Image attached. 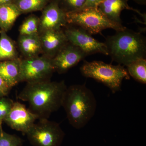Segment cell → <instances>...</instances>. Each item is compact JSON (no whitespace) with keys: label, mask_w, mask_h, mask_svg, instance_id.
Listing matches in <instances>:
<instances>
[{"label":"cell","mask_w":146,"mask_h":146,"mask_svg":"<svg viewBox=\"0 0 146 146\" xmlns=\"http://www.w3.org/2000/svg\"><path fill=\"white\" fill-rule=\"evenodd\" d=\"M67 86L64 81L50 80L27 83L18 98L28 103V109L39 119H48L62 107Z\"/></svg>","instance_id":"cell-1"},{"label":"cell","mask_w":146,"mask_h":146,"mask_svg":"<svg viewBox=\"0 0 146 146\" xmlns=\"http://www.w3.org/2000/svg\"><path fill=\"white\" fill-rule=\"evenodd\" d=\"M62 107L65 110L70 124L76 129H80L95 115L97 101L93 92L85 84H74L67 87Z\"/></svg>","instance_id":"cell-2"},{"label":"cell","mask_w":146,"mask_h":146,"mask_svg":"<svg viewBox=\"0 0 146 146\" xmlns=\"http://www.w3.org/2000/svg\"><path fill=\"white\" fill-rule=\"evenodd\" d=\"M112 60L127 66L141 58H145V37L141 33L125 28L108 36L104 42Z\"/></svg>","instance_id":"cell-3"},{"label":"cell","mask_w":146,"mask_h":146,"mask_svg":"<svg viewBox=\"0 0 146 146\" xmlns=\"http://www.w3.org/2000/svg\"><path fill=\"white\" fill-rule=\"evenodd\" d=\"M80 70L83 76L101 82L113 94L121 91L123 80L130 79L127 69L120 64L114 65L102 61L84 60Z\"/></svg>","instance_id":"cell-4"},{"label":"cell","mask_w":146,"mask_h":146,"mask_svg":"<svg viewBox=\"0 0 146 146\" xmlns=\"http://www.w3.org/2000/svg\"><path fill=\"white\" fill-rule=\"evenodd\" d=\"M67 24L80 27L90 34L99 33L104 30L112 29L116 31L125 28L122 24L110 21L98 8H87L66 13Z\"/></svg>","instance_id":"cell-5"},{"label":"cell","mask_w":146,"mask_h":146,"mask_svg":"<svg viewBox=\"0 0 146 146\" xmlns=\"http://www.w3.org/2000/svg\"><path fill=\"white\" fill-rule=\"evenodd\" d=\"M27 132L29 142L34 146H60L65 133L59 124L48 119H39Z\"/></svg>","instance_id":"cell-6"},{"label":"cell","mask_w":146,"mask_h":146,"mask_svg":"<svg viewBox=\"0 0 146 146\" xmlns=\"http://www.w3.org/2000/svg\"><path fill=\"white\" fill-rule=\"evenodd\" d=\"M54 71L52 59L44 55L21 59V82L29 83L50 80Z\"/></svg>","instance_id":"cell-7"},{"label":"cell","mask_w":146,"mask_h":146,"mask_svg":"<svg viewBox=\"0 0 146 146\" xmlns=\"http://www.w3.org/2000/svg\"><path fill=\"white\" fill-rule=\"evenodd\" d=\"M73 26L67 27L64 31L68 42L78 47L87 56L96 53L108 55L104 43L97 40L84 29Z\"/></svg>","instance_id":"cell-8"},{"label":"cell","mask_w":146,"mask_h":146,"mask_svg":"<svg viewBox=\"0 0 146 146\" xmlns=\"http://www.w3.org/2000/svg\"><path fill=\"white\" fill-rule=\"evenodd\" d=\"M37 119H39L38 116L27 109L25 105L16 102L3 121L12 129L26 134Z\"/></svg>","instance_id":"cell-9"},{"label":"cell","mask_w":146,"mask_h":146,"mask_svg":"<svg viewBox=\"0 0 146 146\" xmlns=\"http://www.w3.org/2000/svg\"><path fill=\"white\" fill-rule=\"evenodd\" d=\"M67 25L66 13L60 8L58 0H51L42 11L39 34L47 31L61 29Z\"/></svg>","instance_id":"cell-10"},{"label":"cell","mask_w":146,"mask_h":146,"mask_svg":"<svg viewBox=\"0 0 146 146\" xmlns=\"http://www.w3.org/2000/svg\"><path fill=\"white\" fill-rule=\"evenodd\" d=\"M87 56L79 48L68 42L52 58L54 71L60 74L66 72Z\"/></svg>","instance_id":"cell-11"},{"label":"cell","mask_w":146,"mask_h":146,"mask_svg":"<svg viewBox=\"0 0 146 146\" xmlns=\"http://www.w3.org/2000/svg\"><path fill=\"white\" fill-rule=\"evenodd\" d=\"M39 35L42 53L52 59L68 42L63 29L47 31Z\"/></svg>","instance_id":"cell-12"},{"label":"cell","mask_w":146,"mask_h":146,"mask_svg":"<svg viewBox=\"0 0 146 146\" xmlns=\"http://www.w3.org/2000/svg\"><path fill=\"white\" fill-rule=\"evenodd\" d=\"M98 8L109 20L118 24H122L120 16L125 9L133 11L143 18L145 17L139 11L130 7L128 0H103Z\"/></svg>","instance_id":"cell-13"},{"label":"cell","mask_w":146,"mask_h":146,"mask_svg":"<svg viewBox=\"0 0 146 146\" xmlns=\"http://www.w3.org/2000/svg\"><path fill=\"white\" fill-rule=\"evenodd\" d=\"M21 58L0 61V77L10 88L21 82Z\"/></svg>","instance_id":"cell-14"},{"label":"cell","mask_w":146,"mask_h":146,"mask_svg":"<svg viewBox=\"0 0 146 146\" xmlns=\"http://www.w3.org/2000/svg\"><path fill=\"white\" fill-rule=\"evenodd\" d=\"M18 46L25 58L39 56L42 53L39 34L20 35L18 39Z\"/></svg>","instance_id":"cell-15"},{"label":"cell","mask_w":146,"mask_h":146,"mask_svg":"<svg viewBox=\"0 0 146 146\" xmlns=\"http://www.w3.org/2000/svg\"><path fill=\"white\" fill-rule=\"evenodd\" d=\"M21 14L13 3L0 5V30L7 32L10 30Z\"/></svg>","instance_id":"cell-16"},{"label":"cell","mask_w":146,"mask_h":146,"mask_svg":"<svg viewBox=\"0 0 146 146\" xmlns=\"http://www.w3.org/2000/svg\"><path fill=\"white\" fill-rule=\"evenodd\" d=\"M16 45L7 32L0 31V61L18 58Z\"/></svg>","instance_id":"cell-17"},{"label":"cell","mask_w":146,"mask_h":146,"mask_svg":"<svg viewBox=\"0 0 146 146\" xmlns=\"http://www.w3.org/2000/svg\"><path fill=\"white\" fill-rule=\"evenodd\" d=\"M127 70L129 76L138 82L146 84V59L141 58L127 65Z\"/></svg>","instance_id":"cell-18"},{"label":"cell","mask_w":146,"mask_h":146,"mask_svg":"<svg viewBox=\"0 0 146 146\" xmlns=\"http://www.w3.org/2000/svg\"><path fill=\"white\" fill-rule=\"evenodd\" d=\"M51 0H15L13 3L22 13L42 11Z\"/></svg>","instance_id":"cell-19"},{"label":"cell","mask_w":146,"mask_h":146,"mask_svg":"<svg viewBox=\"0 0 146 146\" xmlns=\"http://www.w3.org/2000/svg\"><path fill=\"white\" fill-rule=\"evenodd\" d=\"M39 18L34 15L26 18L19 28L20 35L39 34Z\"/></svg>","instance_id":"cell-20"},{"label":"cell","mask_w":146,"mask_h":146,"mask_svg":"<svg viewBox=\"0 0 146 146\" xmlns=\"http://www.w3.org/2000/svg\"><path fill=\"white\" fill-rule=\"evenodd\" d=\"M23 143L19 136L6 133L0 128V146H22Z\"/></svg>","instance_id":"cell-21"},{"label":"cell","mask_w":146,"mask_h":146,"mask_svg":"<svg viewBox=\"0 0 146 146\" xmlns=\"http://www.w3.org/2000/svg\"><path fill=\"white\" fill-rule=\"evenodd\" d=\"M86 0H58L60 8L66 13L81 9Z\"/></svg>","instance_id":"cell-22"},{"label":"cell","mask_w":146,"mask_h":146,"mask_svg":"<svg viewBox=\"0 0 146 146\" xmlns=\"http://www.w3.org/2000/svg\"><path fill=\"white\" fill-rule=\"evenodd\" d=\"M14 102L6 96L0 98V124L3 121L13 106Z\"/></svg>","instance_id":"cell-23"},{"label":"cell","mask_w":146,"mask_h":146,"mask_svg":"<svg viewBox=\"0 0 146 146\" xmlns=\"http://www.w3.org/2000/svg\"><path fill=\"white\" fill-rule=\"evenodd\" d=\"M10 88L0 77V98L7 96L10 91Z\"/></svg>","instance_id":"cell-24"},{"label":"cell","mask_w":146,"mask_h":146,"mask_svg":"<svg viewBox=\"0 0 146 146\" xmlns=\"http://www.w3.org/2000/svg\"><path fill=\"white\" fill-rule=\"evenodd\" d=\"M103 0H86L85 3L82 9L87 8H98ZM81 10V9H80Z\"/></svg>","instance_id":"cell-25"},{"label":"cell","mask_w":146,"mask_h":146,"mask_svg":"<svg viewBox=\"0 0 146 146\" xmlns=\"http://www.w3.org/2000/svg\"><path fill=\"white\" fill-rule=\"evenodd\" d=\"M15 0H0V5L13 3Z\"/></svg>","instance_id":"cell-26"},{"label":"cell","mask_w":146,"mask_h":146,"mask_svg":"<svg viewBox=\"0 0 146 146\" xmlns=\"http://www.w3.org/2000/svg\"><path fill=\"white\" fill-rule=\"evenodd\" d=\"M137 3L140 5H145L146 0H133Z\"/></svg>","instance_id":"cell-27"},{"label":"cell","mask_w":146,"mask_h":146,"mask_svg":"<svg viewBox=\"0 0 146 146\" xmlns=\"http://www.w3.org/2000/svg\"><path fill=\"white\" fill-rule=\"evenodd\" d=\"M1 127H2V124H0V128H1Z\"/></svg>","instance_id":"cell-28"},{"label":"cell","mask_w":146,"mask_h":146,"mask_svg":"<svg viewBox=\"0 0 146 146\" xmlns=\"http://www.w3.org/2000/svg\"><path fill=\"white\" fill-rule=\"evenodd\" d=\"M0 31H1V30H0Z\"/></svg>","instance_id":"cell-29"}]
</instances>
